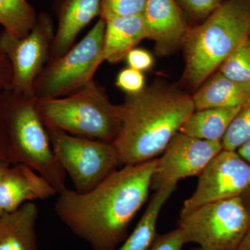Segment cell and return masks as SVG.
Returning a JSON list of instances; mask_svg holds the SVG:
<instances>
[{
  "mask_svg": "<svg viewBox=\"0 0 250 250\" xmlns=\"http://www.w3.org/2000/svg\"><path fill=\"white\" fill-rule=\"evenodd\" d=\"M116 85L127 95H134L146 88V77L142 72L128 67L117 75Z\"/></svg>",
  "mask_w": 250,
  "mask_h": 250,
  "instance_id": "obj_25",
  "label": "cell"
},
{
  "mask_svg": "<svg viewBox=\"0 0 250 250\" xmlns=\"http://www.w3.org/2000/svg\"><path fill=\"white\" fill-rule=\"evenodd\" d=\"M250 139V100L241 106L222 139L223 149L237 151Z\"/></svg>",
  "mask_w": 250,
  "mask_h": 250,
  "instance_id": "obj_22",
  "label": "cell"
},
{
  "mask_svg": "<svg viewBox=\"0 0 250 250\" xmlns=\"http://www.w3.org/2000/svg\"><path fill=\"white\" fill-rule=\"evenodd\" d=\"M35 9L26 0H0V24L10 35L25 37L37 21Z\"/></svg>",
  "mask_w": 250,
  "mask_h": 250,
  "instance_id": "obj_20",
  "label": "cell"
},
{
  "mask_svg": "<svg viewBox=\"0 0 250 250\" xmlns=\"http://www.w3.org/2000/svg\"><path fill=\"white\" fill-rule=\"evenodd\" d=\"M54 36L53 21L46 13L38 16L34 27L22 39L1 31L0 47L12 67V82L9 88L11 91L35 97L34 83L50 58Z\"/></svg>",
  "mask_w": 250,
  "mask_h": 250,
  "instance_id": "obj_9",
  "label": "cell"
},
{
  "mask_svg": "<svg viewBox=\"0 0 250 250\" xmlns=\"http://www.w3.org/2000/svg\"><path fill=\"white\" fill-rule=\"evenodd\" d=\"M46 129L54 155L79 193L90 191L122 166L112 143Z\"/></svg>",
  "mask_w": 250,
  "mask_h": 250,
  "instance_id": "obj_8",
  "label": "cell"
},
{
  "mask_svg": "<svg viewBox=\"0 0 250 250\" xmlns=\"http://www.w3.org/2000/svg\"><path fill=\"white\" fill-rule=\"evenodd\" d=\"M198 177L196 190L184 202L180 217L205 204L241 197L250 188V164L236 151L223 149Z\"/></svg>",
  "mask_w": 250,
  "mask_h": 250,
  "instance_id": "obj_10",
  "label": "cell"
},
{
  "mask_svg": "<svg viewBox=\"0 0 250 250\" xmlns=\"http://www.w3.org/2000/svg\"><path fill=\"white\" fill-rule=\"evenodd\" d=\"M104 58L109 63H116L144 39H147L143 14L119 16L106 20Z\"/></svg>",
  "mask_w": 250,
  "mask_h": 250,
  "instance_id": "obj_15",
  "label": "cell"
},
{
  "mask_svg": "<svg viewBox=\"0 0 250 250\" xmlns=\"http://www.w3.org/2000/svg\"><path fill=\"white\" fill-rule=\"evenodd\" d=\"M147 0H102L100 17L104 21L119 16L143 14Z\"/></svg>",
  "mask_w": 250,
  "mask_h": 250,
  "instance_id": "obj_23",
  "label": "cell"
},
{
  "mask_svg": "<svg viewBox=\"0 0 250 250\" xmlns=\"http://www.w3.org/2000/svg\"><path fill=\"white\" fill-rule=\"evenodd\" d=\"M143 15L156 55L167 57L182 48L191 26L176 0H147Z\"/></svg>",
  "mask_w": 250,
  "mask_h": 250,
  "instance_id": "obj_12",
  "label": "cell"
},
{
  "mask_svg": "<svg viewBox=\"0 0 250 250\" xmlns=\"http://www.w3.org/2000/svg\"><path fill=\"white\" fill-rule=\"evenodd\" d=\"M191 95L195 111L243 106L250 100V83L230 80L217 70Z\"/></svg>",
  "mask_w": 250,
  "mask_h": 250,
  "instance_id": "obj_17",
  "label": "cell"
},
{
  "mask_svg": "<svg viewBox=\"0 0 250 250\" xmlns=\"http://www.w3.org/2000/svg\"><path fill=\"white\" fill-rule=\"evenodd\" d=\"M157 160L123 166L85 193L66 188L54 204L56 213L93 250H116L147 200Z\"/></svg>",
  "mask_w": 250,
  "mask_h": 250,
  "instance_id": "obj_1",
  "label": "cell"
},
{
  "mask_svg": "<svg viewBox=\"0 0 250 250\" xmlns=\"http://www.w3.org/2000/svg\"><path fill=\"white\" fill-rule=\"evenodd\" d=\"M57 194L54 188L31 167L11 165L0 179V210L12 212L25 202L45 200Z\"/></svg>",
  "mask_w": 250,
  "mask_h": 250,
  "instance_id": "obj_13",
  "label": "cell"
},
{
  "mask_svg": "<svg viewBox=\"0 0 250 250\" xmlns=\"http://www.w3.org/2000/svg\"><path fill=\"white\" fill-rule=\"evenodd\" d=\"M185 244L182 231L177 228L164 234L156 235L148 250H182Z\"/></svg>",
  "mask_w": 250,
  "mask_h": 250,
  "instance_id": "obj_26",
  "label": "cell"
},
{
  "mask_svg": "<svg viewBox=\"0 0 250 250\" xmlns=\"http://www.w3.org/2000/svg\"><path fill=\"white\" fill-rule=\"evenodd\" d=\"M126 62L129 67L144 72L149 70L154 64V58L152 54L149 53L146 49L142 48H135L126 54Z\"/></svg>",
  "mask_w": 250,
  "mask_h": 250,
  "instance_id": "obj_27",
  "label": "cell"
},
{
  "mask_svg": "<svg viewBox=\"0 0 250 250\" xmlns=\"http://www.w3.org/2000/svg\"><path fill=\"white\" fill-rule=\"evenodd\" d=\"M175 188L176 186H170L156 190L134 231L116 250H148L150 248L157 235L156 225L161 209Z\"/></svg>",
  "mask_w": 250,
  "mask_h": 250,
  "instance_id": "obj_19",
  "label": "cell"
},
{
  "mask_svg": "<svg viewBox=\"0 0 250 250\" xmlns=\"http://www.w3.org/2000/svg\"><path fill=\"white\" fill-rule=\"evenodd\" d=\"M12 164L7 162V161L1 160L0 159V179L2 178L4 174L6 173V171L9 170L10 167Z\"/></svg>",
  "mask_w": 250,
  "mask_h": 250,
  "instance_id": "obj_32",
  "label": "cell"
},
{
  "mask_svg": "<svg viewBox=\"0 0 250 250\" xmlns=\"http://www.w3.org/2000/svg\"><path fill=\"white\" fill-rule=\"evenodd\" d=\"M250 223V213L241 197L218 200L181 216L178 228L186 244L206 250H237Z\"/></svg>",
  "mask_w": 250,
  "mask_h": 250,
  "instance_id": "obj_7",
  "label": "cell"
},
{
  "mask_svg": "<svg viewBox=\"0 0 250 250\" xmlns=\"http://www.w3.org/2000/svg\"><path fill=\"white\" fill-rule=\"evenodd\" d=\"M189 22L196 24L205 21L224 2V0H176Z\"/></svg>",
  "mask_w": 250,
  "mask_h": 250,
  "instance_id": "obj_24",
  "label": "cell"
},
{
  "mask_svg": "<svg viewBox=\"0 0 250 250\" xmlns=\"http://www.w3.org/2000/svg\"><path fill=\"white\" fill-rule=\"evenodd\" d=\"M0 159L10 163L9 139L2 92L0 93Z\"/></svg>",
  "mask_w": 250,
  "mask_h": 250,
  "instance_id": "obj_28",
  "label": "cell"
},
{
  "mask_svg": "<svg viewBox=\"0 0 250 250\" xmlns=\"http://www.w3.org/2000/svg\"><path fill=\"white\" fill-rule=\"evenodd\" d=\"M249 37L250 0L224 1L189 29L182 47L185 66L181 83L195 92Z\"/></svg>",
  "mask_w": 250,
  "mask_h": 250,
  "instance_id": "obj_3",
  "label": "cell"
},
{
  "mask_svg": "<svg viewBox=\"0 0 250 250\" xmlns=\"http://www.w3.org/2000/svg\"><path fill=\"white\" fill-rule=\"evenodd\" d=\"M237 250H250V223Z\"/></svg>",
  "mask_w": 250,
  "mask_h": 250,
  "instance_id": "obj_31",
  "label": "cell"
},
{
  "mask_svg": "<svg viewBox=\"0 0 250 250\" xmlns=\"http://www.w3.org/2000/svg\"><path fill=\"white\" fill-rule=\"evenodd\" d=\"M221 141H207L179 132L158 158L151 189L158 190L187 177L199 176L210 160L223 150Z\"/></svg>",
  "mask_w": 250,
  "mask_h": 250,
  "instance_id": "obj_11",
  "label": "cell"
},
{
  "mask_svg": "<svg viewBox=\"0 0 250 250\" xmlns=\"http://www.w3.org/2000/svg\"><path fill=\"white\" fill-rule=\"evenodd\" d=\"M106 21L100 18L89 32L61 57L49 60L34 85L38 99L62 98L94 80L104 58Z\"/></svg>",
  "mask_w": 250,
  "mask_h": 250,
  "instance_id": "obj_6",
  "label": "cell"
},
{
  "mask_svg": "<svg viewBox=\"0 0 250 250\" xmlns=\"http://www.w3.org/2000/svg\"><path fill=\"white\" fill-rule=\"evenodd\" d=\"M190 250H206L203 249V248H200V247H198V248H192V249H191Z\"/></svg>",
  "mask_w": 250,
  "mask_h": 250,
  "instance_id": "obj_34",
  "label": "cell"
},
{
  "mask_svg": "<svg viewBox=\"0 0 250 250\" xmlns=\"http://www.w3.org/2000/svg\"><path fill=\"white\" fill-rule=\"evenodd\" d=\"M121 105V129L112 145L122 166L156 159L195 111L191 95L162 81L126 95Z\"/></svg>",
  "mask_w": 250,
  "mask_h": 250,
  "instance_id": "obj_2",
  "label": "cell"
},
{
  "mask_svg": "<svg viewBox=\"0 0 250 250\" xmlns=\"http://www.w3.org/2000/svg\"><path fill=\"white\" fill-rule=\"evenodd\" d=\"M10 163L31 167L57 190L63 191L66 172L54 155L48 134L37 111L36 97L3 90Z\"/></svg>",
  "mask_w": 250,
  "mask_h": 250,
  "instance_id": "obj_5",
  "label": "cell"
},
{
  "mask_svg": "<svg viewBox=\"0 0 250 250\" xmlns=\"http://www.w3.org/2000/svg\"><path fill=\"white\" fill-rule=\"evenodd\" d=\"M12 67L6 53L0 47V93L9 89L12 82Z\"/></svg>",
  "mask_w": 250,
  "mask_h": 250,
  "instance_id": "obj_29",
  "label": "cell"
},
{
  "mask_svg": "<svg viewBox=\"0 0 250 250\" xmlns=\"http://www.w3.org/2000/svg\"><path fill=\"white\" fill-rule=\"evenodd\" d=\"M240 156L250 164V139L236 151Z\"/></svg>",
  "mask_w": 250,
  "mask_h": 250,
  "instance_id": "obj_30",
  "label": "cell"
},
{
  "mask_svg": "<svg viewBox=\"0 0 250 250\" xmlns=\"http://www.w3.org/2000/svg\"><path fill=\"white\" fill-rule=\"evenodd\" d=\"M218 71L230 80L250 83V37L220 65Z\"/></svg>",
  "mask_w": 250,
  "mask_h": 250,
  "instance_id": "obj_21",
  "label": "cell"
},
{
  "mask_svg": "<svg viewBox=\"0 0 250 250\" xmlns=\"http://www.w3.org/2000/svg\"><path fill=\"white\" fill-rule=\"evenodd\" d=\"M241 197L245 207L250 213V188L241 195Z\"/></svg>",
  "mask_w": 250,
  "mask_h": 250,
  "instance_id": "obj_33",
  "label": "cell"
},
{
  "mask_svg": "<svg viewBox=\"0 0 250 250\" xmlns=\"http://www.w3.org/2000/svg\"><path fill=\"white\" fill-rule=\"evenodd\" d=\"M37 206L27 202L0 215V250H37Z\"/></svg>",
  "mask_w": 250,
  "mask_h": 250,
  "instance_id": "obj_16",
  "label": "cell"
},
{
  "mask_svg": "<svg viewBox=\"0 0 250 250\" xmlns=\"http://www.w3.org/2000/svg\"><path fill=\"white\" fill-rule=\"evenodd\" d=\"M3 213L2 210H0V215H1V213Z\"/></svg>",
  "mask_w": 250,
  "mask_h": 250,
  "instance_id": "obj_35",
  "label": "cell"
},
{
  "mask_svg": "<svg viewBox=\"0 0 250 250\" xmlns=\"http://www.w3.org/2000/svg\"><path fill=\"white\" fill-rule=\"evenodd\" d=\"M241 106L195 111L182 125L179 132L196 139L221 141Z\"/></svg>",
  "mask_w": 250,
  "mask_h": 250,
  "instance_id": "obj_18",
  "label": "cell"
},
{
  "mask_svg": "<svg viewBox=\"0 0 250 250\" xmlns=\"http://www.w3.org/2000/svg\"><path fill=\"white\" fill-rule=\"evenodd\" d=\"M101 4L102 0H63L49 60L71 48L80 31L100 16Z\"/></svg>",
  "mask_w": 250,
  "mask_h": 250,
  "instance_id": "obj_14",
  "label": "cell"
},
{
  "mask_svg": "<svg viewBox=\"0 0 250 250\" xmlns=\"http://www.w3.org/2000/svg\"><path fill=\"white\" fill-rule=\"evenodd\" d=\"M36 106L45 128L72 136L112 143L121 129V105L112 104L95 80L67 96L37 98Z\"/></svg>",
  "mask_w": 250,
  "mask_h": 250,
  "instance_id": "obj_4",
  "label": "cell"
}]
</instances>
